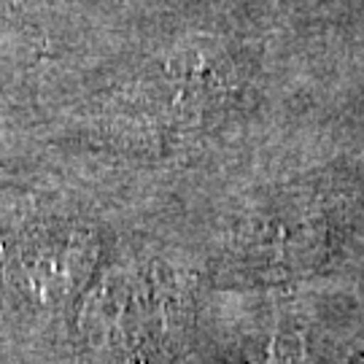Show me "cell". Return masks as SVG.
I'll list each match as a JSON object with an SVG mask.
<instances>
[{
	"instance_id": "1",
	"label": "cell",
	"mask_w": 364,
	"mask_h": 364,
	"mask_svg": "<svg viewBox=\"0 0 364 364\" xmlns=\"http://www.w3.org/2000/svg\"><path fill=\"white\" fill-rule=\"evenodd\" d=\"M14 3H19V0H14Z\"/></svg>"
}]
</instances>
